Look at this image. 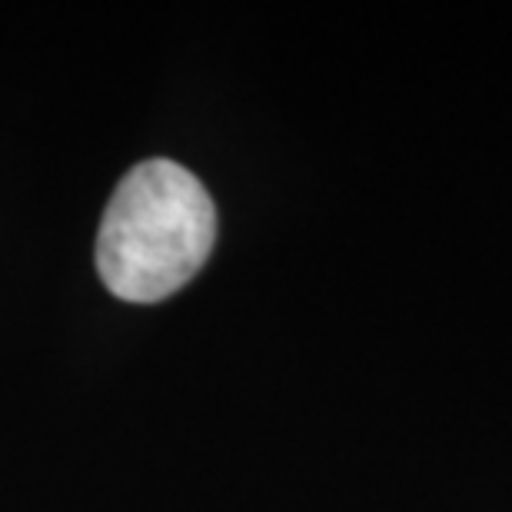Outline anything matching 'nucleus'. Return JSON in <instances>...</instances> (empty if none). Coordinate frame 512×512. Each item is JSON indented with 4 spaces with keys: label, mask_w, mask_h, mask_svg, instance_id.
<instances>
[{
    "label": "nucleus",
    "mask_w": 512,
    "mask_h": 512,
    "mask_svg": "<svg viewBox=\"0 0 512 512\" xmlns=\"http://www.w3.org/2000/svg\"><path fill=\"white\" fill-rule=\"evenodd\" d=\"M217 243L207 187L173 160L137 163L110 197L97 233V273L127 303H157L183 290Z\"/></svg>",
    "instance_id": "f257e3e1"
}]
</instances>
